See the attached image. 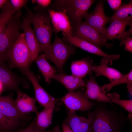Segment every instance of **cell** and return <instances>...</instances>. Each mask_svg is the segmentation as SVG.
<instances>
[{"instance_id": "1", "label": "cell", "mask_w": 132, "mask_h": 132, "mask_svg": "<svg viewBox=\"0 0 132 132\" xmlns=\"http://www.w3.org/2000/svg\"><path fill=\"white\" fill-rule=\"evenodd\" d=\"M95 103L93 110H88L87 113L91 132H121L128 120L121 110L113 104L97 101Z\"/></svg>"}, {"instance_id": "2", "label": "cell", "mask_w": 132, "mask_h": 132, "mask_svg": "<svg viewBox=\"0 0 132 132\" xmlns=\"http://www.w3.org/2000/svg\"><path fill=\"white\" fill-rule=\"evenodd\" d=\"M32 23L34 31L46 59L49 60L51 53V38L54 28L51 22L47 8L35 7Z\"/></svg>"}, {"instance_id": "3", "label": "cell", "mask_w": 132, "mask_h": 132, "mask_svg": "<svg viewBox=\"0 0 132 132\" xmlns=\"http://www.w3.org/2000/svg\"><path fill=\"white\" fill-rule=\"evenodd\" d=\"M93 0H56L48 9L65 13L71 25L82 21L84 16L94 2Z\"/></svg>"}, {"instance_id": "4", "label": "cell", "mask_w": 132, "mask_h": 132, "mask_svg": "<svg viewBox=\"0 0 132 132\" xmlns=\"http://www.w3.org/2000/svg\"><path fill=\"white\" fill-rule=\"evenodd\" d=\"M6 61L10 67L18 68L23 72L29 68L31 55L23 33L20 34L9 49Z\"/></svg>"}, {"instance_id": "5", "label": "cell", "mask_w": 132, "mask_h": 132, "mask_svg": "<svg viewBox=\"0 0 132 132\" xmlns=\"http://www.w3.org/2000/svg\"><path fill=\"white\" fill-rule=\"evenodd\" d=\"M21 15L20 10L17 11L0 34V62L7 61L9 50L20 34Z\"/></svg>"}, {"instance_id": "6", "label": "cell", "mask_w": 132, "mask_h": 132, "mask_svg": "<svg viewBox=\"0 0 132 132\" xmlns=\"http://www.w3.org/2000/svg\"><path fill=\"white\" fill-rule=\"evenodd\" d=\"M71 35L85 40L101 48L104 46L111 47L112 44L107 42L102 35L85 22H79L71 25Z\"/></svg>"}, {"instance_id": "7", "label": "cell", "mask_w": 132, "mask_h": 132, "mask_svg": "<svg viewBox=\"0 0 132 132\" xmlns=\"http://www.w3.org/2000/svg\"><path fill=\"white\" fill-rule=\"evenodd\" d=\"M55 39L51 44L49 60L55 65L60 73H63L64 65L70 55L74 54L76 47L66 44L58 36L55 32Z\"/></svg>"}, {"instance_id": "8", "label": "cell", "mask_w": 132, "mask_h": 132, "mask_svg": "<svg viewBox=\"0 0 132 132\" xmlns=\"http://www.w3.org/2000/svg\"><path fill=\"white\" fill-rule=\"evenodd\" d=\"M84 91L82 89L76 91L69 92L58 100L67 107L69 112L89 110L93 108L95 103L86 98L84 95Z\"/></svg>"}, {"instance_id": "9", "label": "cell", "mask_w": 132, "mask_h": 132, "mask_svg": "<svg viewBox=\"0 0 132 132\" xmlns=\"http://www.w3.org/2000/svg\"><path fill=\"white\" fill-rule=\"evenodd\" d=\"M106 28L103 37L107 41L117 39L121 42L132 33V16L123 19H116Z\"/></svg>"}, {"instance_id": "10", "label": "cell", "mask_w": 132, "mask_h": 132, "mask_svg": "<svg viewBox=\"0 0 132 132\" xmlns=\"http://www.w3.org/2000/svg\"><path fill=\"white\" fill-rule=\"evenodd\" d=\"M33 13L29 11L22 20L21 28L23 31L26 43L30 51L31 62L43 52L33 30L31 26Z\"/></svg>"}, {"instance_id": "11", "label": "cell", "mask_w": 132, "mask_h": 132, "mask_svg": "<svg viewBox=\"0 0 132 132\" xmlns=\"http://www.w3.org/2000/svg\"><path fill=\"white\" fill-rule=\"evenodd\" d=\"M63 35V37L61 39L63 41L88 52L106 59L108 61V64L110 65H112L114 61L118 60L120 57V55L119 54L110 55L107 54L95 45L84 40L73 37L70 35Z\"/></svg>"}, {"instance_id": "12", "label": "cell", "mask_w": 132, "mask_h": 132, "mask_svg": "<svg viewBox=\"0 0 132 132\" xmlns=\"http://www.w3.org/2000/svg\"><path fill=\"white\" fill-rule=\"evenodd\" d=\"M103 1H99L92 12L87 13L84 16L85 22L98 31L103 36L106 24L110 20V17L105 13Z\"/></svg>"}, {"instance_id": "13", "label": "cell", "mask_w": 132, "mask_h": 132, "mask_svg": "<svg viewBox=\"0 0 132 132\" xmlns=\"http://www.w3.org/2000/svg\"><path fill=\"white\" fill-rule=\"evenodd\" d=\"M23 72L33 87L36 101L44 107L55 106L58 99L50 95L40 84L38 79L29 68Z\"/></svg>"}, {"instance_id": "14", "label": "cell", "mask_w": 132, "mask_h": 132, "mask_svg": "<svg viewBox=\"0 0 132 132\" xmlns=\"http://www.w3.org/2000/svg\"><path fill=\"white\" fill-rule=\"evenodd\" d=\"M89 79L86 82V89L84 95L88 100L113 104L111 100L103 92L102 87L99 85L95 80V77L92 74L89 75Z\"/></svg>"}, {"instance_id": "15", "label": "cell", "mask_w": 132, "mask_h": 132, "mask_svg": "<svg viewBox=\"0 0 132 132\" xmlns=\"http://www.w3.org/2000/svg\"><path fill=\"white\" fill-rule=\"evenodd\" d=\"M0 111L7 118L18 122L25 116L18 110L11 95L0 96Z\"/></svg>"}, {"instance_id": "16", "label": "cell", "mask_w": 132, "mask_h": 132, "mask_svg": "<svg viewBox=\"0 0 132 132\" xmlns=\"http://www.w3.org/2000/svg\"><path fill=\"white\" fill-rule=\"evenodd\" d=\"M47 9L54 32L57 33L62 31L63 35H71L72 28L68 17L63 13Z\"/></svg>"}, {"instance_id": "17", "label": "cell", "mask_w": 132, "mask_h": 132, "mask_svg": "<svg viewBox=\"0 0 132 132\" xmlns=\"http://www.w3.org/2000/svg\"><path fill=\"white\" fill-rule=\"evenodd\" d=\"M96 66L91 58L88 57L73 61L71 64L70 69L72 75L83 78L87 75L94 72Z\"/></svg>"}, {"instance_id": "18", "label": "cell", "mask_w": 132, "mask_h": 132, "mask_svg": "<svg viewBox=\"0 0 132 132\" xmlns=\"http://www.w3.org/2000/svg\"><path fill=\"white\" fill-rule=\"evenodd\" d=\"M21 79L10 69L5 62H0V82L4 88L17 90Z\"/></svg>"}, {"instance_id": "19", "label": "cell", "mask_w": 132, "mask_h": 132, "mask_svg": "<svg viewBox=\"0 0 132 132\" xmlns=\"http://www.w3.org/2000/svg\"><path fill=\"white\" fill-rule=\"evenodd\" d=\"M64 123L73 132H91L90 120L86 118L78 115L76 112H69Z\"/></svg>"}, {"instance_id": "20", "label": "cell", "mask_w": 132, "mask_h": 132, "mask_svg": "<svg viewBox=\"0 0 132 132\" xmlns=\"http://www.w3.org/2000/svg\"><path fill=\"white\" fill-rule=\"evenodd\" d=\"M16 91L17 97L15 102L20 112L25 114L30 112L37 113L38 112L35 104L36 101L35 98L29 96L18 90Z\"/></svg>"}, {"instance_id": "21", "label": "cell", "mask_w": 132, "mask_h": 132, "mask_svg": "<svg viewBox=\"0 0 132 132\" xmlns=\"http://www.w3.org/2000/svg\"><path fill=\"white\" fill-rule=\"evenodd\" d=\"M54 79L63 85L69 92L85 86L86 82L83 78L77 77L73 75H67L64 73L56 74Z\"/></svg>"}, {"instance_id": "22", "label": "cell", "mask_w": 132, "mask_h": 132, "mask_svg": "<svg viewBox=\"0 0 132 132\" xmlns=\"http://www.w3.org/2000/svg\"><path fill=\"white\" fill-rule=\"evenodd\" d=\"M107 60L104 58L101 60L100 65L95 68L94 72L97 76H102L107 78L110 82L123 77L125 75L114 68L109 67Z\"/></svg>"}, {"instance_id": "23", "label": "cell", "mask_w": 132, "mask_h": 132, "mask_svg": "<svg viewBox=\"0 0 132 132\" xmlns=\"http://www.w3.org/2000/svg\"><path fill=\"white\" fill-rule=\"evenodd\" d=\"M45 82L50 83L56 74V70L48 62L44 54L38 55L35 60Z\"/></svg>"}, {"instance_id": "24", "label": "cell", "mask_w": 132, "mask_h": 132, "mask_svg": "<svg viewBox=\"0 0 132 132\" xmlns=\"http://www.w3.org/2000/svg\"><path fill=\"white\" fill-rule=\"evenodd\" d=\"M55 107V106L44 107L42 111L36 113L35 123L39 129L45 130L51 125Z\"/></svg>"}, {"instance_id": "25", "label": "cell", "mask_w": 132, "mask_h": 132, "mask_svg": "<svg viewBox=\"0 0 132 132\" xmlns=\"http://www.w3.org/2000/svg\"><path fill=\"white\" fill-rule=\"evenodd\" d=\"M2 9V11L0 14V34L17 11L12 7L9 0H8Z\"/></svg>"}, {"instance_id": "26", "label": "cell", "mask_w": 132, "mask_h": 132, "mask_svg": "<svg viewBox=\"0 0 132 132\" xmlns=\"http://www.w3.org/2000/svg\"><path fill=\"white\" fill-rule=\"evenodd\" d=\"M107 95L113 103L118 104L128 112L127 116L128 120L132 123V100H122L119 99L120 95L117 93L113 92L107 94Z\"/></svg>"}, {"instance_id": "27", "label": "cell", "mask_w": 132, "mask_h": 132, "mask_svg": "<svg viewBox=\"0 0 132 132\" xmlns=\"http://www.w3.org/2000/svg\"><path fill=\"white\" fill-rule=\"evenodd\" d=\"M132 15V2L130 1L127 4L121 5L113 15L110 17L111 21L116 19H123Z\"/></svg>"}, {"instance_id": "28", "label": "cell", "mask_w": 132, "mask_h": 132, "mask_svg": "<svg viewBox=\"0 0 132 132\" xmlns=\"http://www.w3.org/2000/svg\"><path fill=\"white\" fill-rule=\"evenodd\" d=\"M130 82H132V70L122 77L103 85L102 87V88L104 93L106 94L115 86L122 84H126Z\"/></svg>"}, {"instance_id": "29", "label": "cell", "mask_w": 132, "mask_h": 132, "mask_svg": "<svg viewBox=\"0 0 132 132\" xmlns=\"http://www.w3.org/2000/svg\"><path fill=\"white\" fill-rule=\"evenodd\" d=\"M18 132H61V130L58 126H56L48 130H42L36 126L35 120L26 128Z\"/></svg>"}, {"instance_id": "30", "label": "cell", "mask_w": 132, "mask_h": 132, "mask_svg": "<svg viewBox=\"0 0 132 132\" xmlns=\"http://www.w3.org/2000/svg\"><path fill=\"white\" fill-rule=\"evenodd\" d=\"M18 123L7 118L0 111V130H5L11 129L15 126Z\"/></svg>"}, {"instance_id": "31", "label": "cell", "mask_w": 132, "mask_h": 132, "mask_svg": "<svg viewBox=\"0 0 132 132\" xmlns=\"http://www.w3.org/2000/svg\"><path fill=\"white\" fill-rule=\"evenodd\" d=\"M10 2L13 9L17 11L20 10L29 1L27 0H10Z\"/></svg>"}, {"instance_id": "32", "label": "cell", "mask_w": 132, "mask_h": 132, "mask_svg": "<svg viewBox=\"0 0 132 132\" xmlns=\"http://www.w3.org/2000/svg\"><path fill=\"white\" fill-rule=\"evenodd\" d=\"M124 45L126 50L132 53V38L130 36L128 37L125 39L120 44V46Z\"/></svg>"}, {"instance_id": "33", "label": "cell", "mask_w": 132, "mask_h": 132, "mask_svg": "<svg viewBox=\"0 0 132 132\" xmlns=\"http://www.w3.org/2000/svg\"><path fill=\"white\" fill-rule=\"evenodd\" d=\"M107 2L109 6L113 10H117L121 6L122 0H108Z\"/></svg>"}, {"instance_id": "34", "label": "cell", "mask_w": 132, "mask_h": 132, "mask_svg": "<svg viewBox=\"0 0 132 132\" xmlns=\"http://www.w3.org/2000/svg\"><path fill=\"white\" fill-rule=\"evenodd\" d=\"M51 0H32L33 3H37L39 6L45 8H47L51 4Z\"/></svg>"}, {"instance_id": "35", "label": "cell", "mask_w": 132, "mask_h": 132, "mask_svg": "<svg viewBox=\"0 0 132 132\" xmlns=\"http://www.w3.org/2000/svg\"><path fill=\"white\" fill-rule=\"evenodd\" d=\"M62 126L63 132H73L68 126L65 123H64Z\"/></svg>"}, {"instance_id": "36", "label": "cell", "mask_w": 132, "mask_h": 132, "mask_svg": "<svg viewBox=\"0 0 132 132\" xmlns=\"http://www.w3.org/2000/svg\"><path fill=\"white\" fill-rule=\"evenodd\" d=\"M127 88L128 91L130 94L132 95V82H130L126 84Z\"/></svg>"}, {"instance_id": "37", "label": "cell", "mask_w": 132, "mask_h": 132, "mask_svg": "<svg viewBox=\"0 0 132 132\" xmlns=\"http://www.w3.org/2000/svg\"><path fill=\"white\" fill-rule=\"evenodd\" d=\"M8 0H0V9L7 2Z\"/></svg>"}, {"instance_id": "38", "label": "cell", "mask_w": 132, "mask_h": 132, "mask_svg": "<svg viewBox=\"0 0 132 132\" xmlns=\"http://www.w3.org/2000/svg\"><path fill=\"white\" fill-rule=\"evenodd\" d=\"M4 87L2 84L0 82V94L4 89Z\"/></svg>"}]
</instances>
